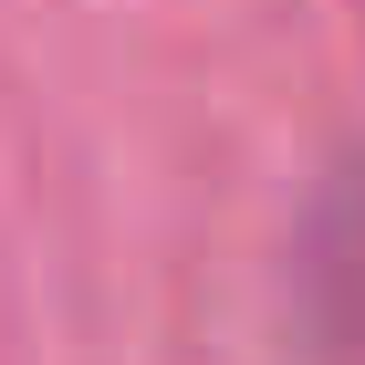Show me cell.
Segmentation results:
<instances>
[{
    "instance_id": "1",
    "label": "cell",
    "mask_w": 365,
    "mask_h": 365,
    "mask_svg": "<svg viewBox=\"0 0 365 365\" xmlns=\"http://www.w3.org/2000/svg\"><path fill=\"white\" fill-rule=\"evenodd\" d=\"M292 282H303V313L334 344H365V146L313 188L303 240H292Z\"/></svg>"
}]
</instances>
